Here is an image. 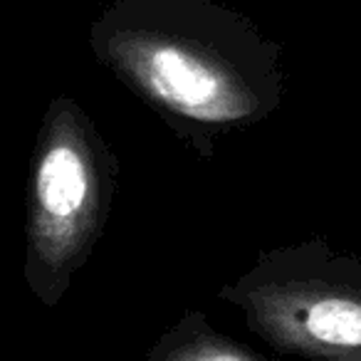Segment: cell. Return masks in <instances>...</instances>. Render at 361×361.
I'll list each match as a JSON object with an SVG mask.
<instances>
[{
    "mask_svg": "<svg viewBox=\"0 0 361 361\" xmlns=\"http://www.w3.org/2000/svg\"><path fill=\"white\" fill-rule=\"evenodd\" d=\"M119 156L77 102L42 114L25 178L23 280L42 307H57L102 240L119 188Z\"/></svg>",
    "mask_w": 361,
    "mask_h": 361,
    "instance_id": "6da1fadb",
    "label": "cell"
},
{
    "mask_svg": "<svg viewBox=\"0 0 361 361\" xmlns=\"http://www.w3.org/2000/svg\"><path fill=\"white\" fill-rule=\"evenodd\" d=\"M104 57L198 159H213L228 134L257 126L280 106V77L265 57L191 35L114 32Z\"/></svg>",
    "mask_w": 361,
    "mask_h": 361,
    "instance_id": "7a4b0ae2",
    "label": "cell"
},
{
    "mask_svg": "<svg viewBox=\"0 0 361 361\" xmlns=\"http://www.w3.org/2000/svg\"><path fill=\"white\" fill-rule=\"evenodd\" d=\"M218 297L280 354L361 361V260L334 250L324 238L260 252Z\"/></svg>",
    "mask_w": 361,
    "mask_h": 361,
    "instance_id": "3957f363",
    "label": "cell"
},
{
    "mask_svg": "<svg viewBox=\"0 0 361 361\" xmlns=\"http://www.w3.org/2000/svg\"><path fill=\"white\" fill-rule=\"evenodd\" d=\"M141 361H282L216 329L203 310H188L154 341Z\"/></svg>",
    "mask_w": 361,
    "mask_h": 361,
    "instance_id": "277c9868",
    "label": "cell"
}]
</instances>
